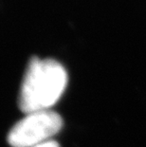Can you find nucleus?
I'll use <instances>...</instances> for the list:
<instances>
[{"instance_id": "f03ea898", "label": "nucleus", "mask_w": 146, "mask_h": 147, "mask_svg": "<svg viewBox=\"0 0 146 147\" xmlns=\"http://www.w3.org/2000/svg\"><path fill=\"white\" fill-rule=\"evenodd\" d=\"M62 126L63 120L56 112H32L12 126L8 135V142L12 147H35L49 142Z\"/></svg>"}, {"instance_id": "7ed1b4c3", "label": "nucleus", "mask_w": 146, "mask_h": 147, "mask_svg": "<svg viewBox=\"0 0 146 147\" xmlns=\"http://www.w3.org/2000/svg\"><path fill=\"white\" fill-rule=\"evenodd\" d=\"M35 147H60L59 144L56 142H53V140H49V142H46L45 143H42V144H39Z\"/></svg>"}, {"instance_id": "f257e3e1", "label": "nucleus", "mask_w": 146, "mask_h": 147, "mask_svg": "<svg viewBox=\"0 0 146 147\" xmlns=\"http://www.w3.org/2000/svg\"><path fill=\"white\" fill-rule=\"evenodd\" d=\"M65 67L53 59L30 60L19 93V107L26 114L49 110L63 95L67 84Z\"/></svg>"}]
</instances>
